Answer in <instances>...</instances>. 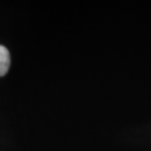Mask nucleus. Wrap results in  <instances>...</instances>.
I'll list each match as a JSON object with an SVG mask.
<instances>
[{
  "label": "nucleus",
  "instance_id": "obj_1",
  "mask_svg": "<svg viewBox=\"0 0 151 151\" xmlns=\"http://www.w3.org/2000/svg\"><path fill=\"white\" fill-rule=\"evenodd\" d=\"M10 67V53L3 45H0V77H3Z\"/></svg>",
  "mask_w": 151,
  "mask_h": 151
}]
</instances>
